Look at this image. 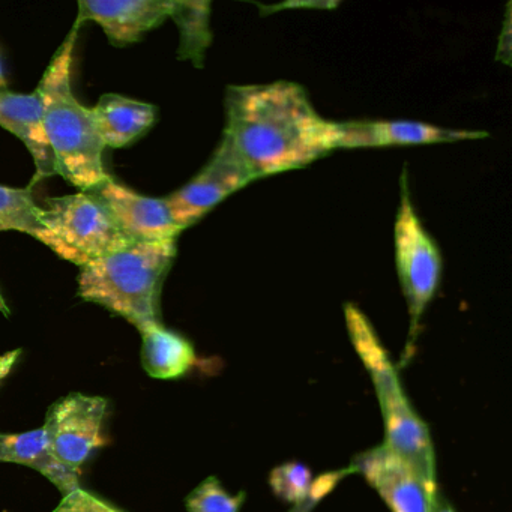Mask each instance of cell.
Wrapping results in <instances>:
<instances>
[{"label": "cell", "mask_w": 512, "mask_h": 512, "mask_svg": "<svg viewBox=\"0 0 512 512\" xmlns=\"http://www.w3.org/2000/svg\"><path fill=\"white\" fill-rule=\"evenodd\" d=\"M221 142L254 181L302 169L337 149L335 122L314 109L298 83L229 86Z\"/></svg>", "instance_id": "cell-1"}, {"label": "cell", "mask_w": 512, "mask_h": 512, "mask_svg": "<svg viewBox=\"0 0 512 512\" xmlns=\"http://www.w3.org/2000/svg\"><path fill=\"white\" fill-rule=\"evenodd\" d=\"M79 29L80 26H73L35 92L43 103L44 133L58 175L79 191H91L110 175L104 169L106 145L98 133L92 110L79 103L71 88Z\"/></svg>", "instance_id": "cell-2"}, {"label": "cell", "mask_w": 512, "mask_h": 512, "mask_svg": "<svg viewBox=\"0 0 512 512\" xmlns=\"http://www.w3.org/2000/svg\"><path fill=\"white\" fill-rule=\"evenodd\" d=\"M176 239L136 242L80 268L79 296L103 305L140 334L161 323V287L176 257Z\"/></svg>", "instance_id": "cell-3"}, {"label": "cell", "mask_w": 512, "mask_h": 512, "mask_svg": "<svg viewBox=\"0 0 512 512\" xmlns=\"http://www.w3.org/2000/svg\"><path fill=\"white\" fill-rule=\"evenodd\" d=\"M344 316L353 349L370 374L379 400L385 424L383 445L406 460L425 487L436 493V457L427 424L407 400L397 367L392 364L367 316L353 304L346 305Z\"/></svg>", "instance_id": "cell-4"}, {"label": "cell", "mask_w": 512, "mask_h": 512, "mask_svg": "<svg viewBox=\"0 0 512 512\" xmlns=\"http://www.w3.org/2000/svg\"><path fill=\"white\" fill-rule=\"evenodd\" d=\"M41 224L38 241L80 268L136 244L89 191L47 200Z\"/></svg>", "instance_id": "cell-5"}, {"label": "cell", "mask_w": 512, "mask_h": 512, "mask_svg": "<svg viewBox=\"0 0 512 512\" xmlns=\"http://www.w3.org/2000/svg\"><path fill=\"white\" fill-rule=\"evenodd\" d=\"M394 244L398 280L410 316L409 340L403 355V361H407L415 349L422 314L439 289L442 280V256L413 208L406 173L401 179V199L395 218Z\"/></svg>", "instance_id": "cell-6"}, {"label": "cell", "mask_w": 512, "mask_h": 512, "mask_svg": "<svg viewBox=\"0 0 512 512\" xmlns=\"http://www.w3.org/2000/svg\"><path fill=\"white\" fill-rule=\"evenodd\" d=\"M107 403L103 397L73 392L50 407L43 430L50 451L62 464L79 472L101 446Z\"/></svg>", "instance_id": "cell-7"}, {"label": "cell", "mask_w": 512, "mask_h": 512, "mask_svg": "<svg viewBox=\"0 0 512 512\" xmlns=\"http://www.w3.org/2000/svg\"><path fill=\"white\" fill-rule=\"evenodd\" d=\"M254 181L244 164L220 142L205 167L181 190L166 197L173 218L184 229Z\"/></svg>", "instance_id": "cell-8"}, {"label": "cell", "mask_w": 512, "mask_h": 512, "mask_svg": "<svg viewBox=\"0 0 512 512\" xmlns=\"http://www.w3.org/2000/svg\"><path fill=\"white\" fill-rule=\"evenodd\" d=\"M118 221L134 242H160L178 239L184 227L178 224L166 199L142 196L109 176L89 191Z\"/></svg>", "instance_id": "cell-9"}, {"label": "cell", "mask_w": 512, "mask_h": 512, "mask_svg": "<svg viewBox=\"0 0 512 512\" xmlns=\"http://www.w3.org/2000/svg\"><path fill=\"white\" fill-rule=\"evenodd\" d=\"M352 469L367 479L391 512H428L437 493H431L413 467L383 443L359 454Z\"/></svg>", "instance_id": "cell-10"}, {"label": "cell", "mask_w": 512, "mask_h": 512, "mask_svg": "<svg viewBox=\"0 0 512 512\" xmlns=\"http://www.w3.org/2000/svg\"><path fill=\"white\" fill-rule=\"evenodd\" d=\"M337 149L436 145L487 137L484 131L451 130L418 121L335 122Z\"/></svg>", "instance_id": "cell-11"}, {"label": "cell", "mask_w": 512, "mask_h": 512, "mask_svg": "<svg viewBox=\"0 0 512 512\" xmlns=\"http://www.w3.org/2000/svg\"><path fill=\"white\" fill-rule=\"evenodd\" d=\"M172 7L173 0H80L76 25L95 22L113 46L125 47L164 23Z\"/></svg>", "instance_id": "cell-12"}, {"label": "cell", "mask_w": 512, "mask_h": 512, "mask_svg": "<svg viewBox=\"0 0 512 512\" xmlns=\"http://www.w3.org/2000/svg\"><path fill=\"white\" fill-rule=\"evenodd\" d=\"M0 127L19 137L31 152L37 167L32 185L58 175L55 157L44 133L43 103L37 92L0 91Z\"/></svg>", "instance_id": "cell-13"}, {"label": "cell", "mask_w": 512, "mask_h": 512, "mask_svg": "<svg viewBox=\"0 0 512 512\" xmlns=\"http://www.w3.org/2000/svg\"><path fill=\"white\" fill-rule=\"evenodd\" d=\"M91 110L106 148L130 145L157 122V107L122 95H103Z\"/></svg>", "instance_id": "cell-14"}, {"label": "cell", "mask_w": 512, "mask_h": 512, "mask_svg": "<svg viewBox=\"0 0 512 512\" xmlns=\"http://www.w3.org/2000/svg\"><path fill=\"white\" fill-rule=\"evenodd\" d=\"M0 461L38 470L53 482L62 496L80 488L79 472L62 464L50 451L43 428L20 434L0 433Z\"/></svg>", "instance_id": "cell-15"}, {"label": "cell", "mask_w": 512, "mask_h": 512, "mask_svg": "<svg viewBox=\"0 0 512 512\" xmlns=\"http://www.w3.org/2000/svg\"><path fill=\"white\" fill-rule=\"evenodd\" d=\"M142 338L143 368L154 379H178L196 364L193 344L178 332L158 325L142 332Z\"/></svg>", "instance_id": "cell-16"}, {"label": "cell", "mask_w": 512, "mask_h": 512, "mask_svg": "<svg viewBox=\"0 0 512 512\" xmlns=\"http://www.w3.org/2000/svg\"><path fill=\"white\" fill-rule=\"evenodd\" d=\"M170 17L175 20L181 34L179 59L191 61L196 67H203L206 50L212 43L211 28H209L211 4L173 0Z\"/></svg>", "instance_id": "cell-17"}, {"label": "cell", "mask_w": 512, "mask_h": 512, "mask_svg": "<svg viewBox=\"0 0 512 512\" xmlns=\"http://www.w3.org/2000/svg\"><path fill=\"white\" fill-rule=\"evenodd\" d=\"M41 211L31 188L0 185V232H22L37 239L44 229Z\"/></svg>", "instance_id": "cell-18"}, {"label": "cell", "mask_w": 512, "mask_h": 512, "mask_svg": "<svg viewBox=\"0 0 512 512\" xmlns=\"http://www.w3.org/2000/svg\"><path fill=\"white\" fill-rule=\"evenodd\" d=\"M313 482L311 470L298 461L280 464L269 475V484L275 496L293 505L304 502L310 496Z\"/></svg>", "instance_id": "cell-19"}, {"label": "cell", "mask_w": 512, "mask_h": 512, "mask_svg": "<svg viewBox=\"0 0 512 512\" xmlns=\"http://www.w3.org/2000/svg\"><path fill=\"white\" fill-rule=\"evenodd\" d=\"M245 493L230 494L215 476H209L187 497L188 512H239Z\"/></svg>", "instance_id": "cell-20"}, {"label": "cell", "mask_w": 512, "mask_h": 512, "mask_svg": "<svg viewBox=\"0 0 512 512\" xmlns=\"http://www.w3.org/2000/svg\"><path fill=\"white\" fill-rule=\"evenodd\" d=\"M53 512H122L113 508L109 503L98 499L94 494L83 488H77L73 493L62 497L58 508Z\"/></svg>", "instance_id": "cell-21"}, {"label": "cell", "mask_w": 512, "mask_h": 512, "mask_svg": "<svg viewBox=\"0 0 512 512\" xmlns=\"http://www.w3.org/2000/svg\"><path fill=\"white\" fill-rule=\"evenodd\" d=\"M352 466L346 470H338V472L325 473V475L317 478L316 481L313 482V488H311L310 496L304 500V502L298 503V505H293V508L290 509L289 512H311L314 508H316L317 503H320V500L323 497L328 496L332 490H334L335 485L347 475V473H352Z\"/></svg>", "instance_id": "cell-22"}, {"label": "cell", "mask_w": 512, "mask_h": 512, "mask_svg": "<svg viewBox=\"0 0 512 512\" xmlns=\"http://www.w3.org/2000/svg\"><path fill=\"white\" fill-rule=\"evenodd\" d=\"M20 355H22V350L17 349L0 356V383L4 382L5 377L13 371L14 365H16Z\"/></svg>", "instance_id": "cell-23"}, {"label": "cell", "mask_w": 512, "mask_h": 512, "mask_svg": "<svg viewBox=\"0 0 512 512\" xmlns=\"http://www.w3.org/2000/svg\"><path fill=\"white\" fill-rule=\"evenodd\" d=\"M428 512H455L454 509L449 506V503L440 496L439 491L431 497L430 509Z\"/></svg>", "instance_id": "cell-24"}, {"label": "cell", "mask_w": 512, "mask_h": 512, "mask_svg": "<svg viewBox=\"0 0 512 512\" xmlns=\"http://www.w3.org/2000/svg\"><path fill=\"white\" fill-rule=\"evenodd\" d=\"M0 313L4 314V316L10 317L11 311L8 308L7 302H5L4 295L0 292Z\"/></svg>", "instance_id": "cell-25"}, {"label": "cell", "mask_w": 512, "mask_h": 512, "mask_svg": "<svg viewBox=\"0 0 512 512\" xmlns=\"http://www.w3.org/2000/svg\"><path fill=\"white\" fill-rule=\"evenodd\" d=\"M7 88V80H5L4 70H2V62H0V91Z\"/></svg>", "instance_id": "cell-26"}]
</instances>
